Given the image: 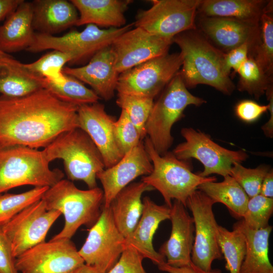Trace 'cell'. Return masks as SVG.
I'll return each instance as SVG.
<instances>
[{
	"label": "cell",
	"mask_w": 273,
	"mask_h": 273,
	"mask_svg": "<svg viewBox=\"0 0 273 273\" xmlns=\"http://www.w3.org/2000/svg\"><path fill=\"white\" fill-rule=\"evenodd\" d=\"M79 13L75 26L89 24L107 28L126 25L124 13L131 0H71Z\"/></svg>",
	"instance_id": "cell-25"
},
{
	"label": "cell",
	"mask_w": 273,
	"mask_h": 273,
	"mask_svg": "<svg viewBox=\"0 0 273 273\" xmlns=\"http://www.w3.org/2000/svg\"><path fill=\"white\" fill-rule=\"evenodd\" d=\"M47 160L63 161L68 179L97 187V175L105 168L102 156L88 135L77 127L65 131L43 149Z\"/></svg>",
	"instance_id": "cell-6"
},
{
	"label": "cell",
	"mask_w": 273,
	"mask_h": 273,
	"mask_svg": "<svg viewBox=\"0 0 273 273\" xmlns=\"http://www.w3.org/2000/svg\"><path fill=\"white\" fill-rule=\"evenodd\" d=\"M269 101L268 104V111H269L270 117L268 121L264 124L261 129L266 136L272 138L273 136V87H269L265 93Z\"/></svg>",
	"instance_id": "cell-46"
},
{
	"label": "cell",
	"mask_w": 273,
	"mask_h": 273,
	"mask_svg": "<svg viewBox=\"0 0 273 273\" xmlns=\"http://www.w3.org/2000/svg\"><path fill=\"white\" fill-rule=\"evenodd\" d=\"M272 212L273 198L259 194L249 199L242 219L248 228L258 230L269 225Z\"/></svg>",
	"instance_id": "cell-39"
},
{
	"label": "cell",
	"mask_w": 273,
	"mask_h": 273,
	"mask_svg": "<svg viewBox=\"0 0 273 273\" xmlns=\"http://www.w3.org/2000/svg\"><path fill=\"white\" fill-rule=\"evenodd\" d=\"M133 26V22L119 28L101 29L89 24L81 31L71 30L61 36L35 33L32 43L26 51H59L69 55L71 58L70 64H80L89 61L101 50L111 46L118 36Z\"/></svg>",
	"instance_id": "cell-8"
},
{
	"label": "cell",
	"mask_w": 273,
	"mask_h": 273,
	"mask_svg": "<svg viewBox=\"0 0 273 273\" xmlns=\"http://www.w3.org/2000/svg\"><path fill=\"white\" fill-rule=\"evenodd\" d=\"M76 273H105L97 268L84 264Z\"/></svg>",
	"instance_id": "cell-49"
},
{
	"label": "cell",
	"mask_w": 273,
	"mask_h": 273,
	"mask_svg": "<svg viewBox=\"0 0 273 273\" xmlns=\"http://www.w3.org/2000/svg\"><path fill=\"white\" fill-rule=\"evenodd\" d=\"M186 208L180 202L174 200L170 208V236L158 252L165 258L166 264L176 267L187 266L192 262L195 225L193 217Z\"/></svg>",
	"instance_id": "cell-20"
},
{
	"label": "cell",
	"mask_w": 273,
	"mask_h": 273,
	"mask_svg": "<svg viewBox=\"0 0 273 273\" xmlns=\"http://www.w3.org/2000/svg\"><path fill=\"white\" fill-rule=\"evenodd\" d=\"M66 75V81L56 84L43 79V88L59 100L77 106L98 102L100 99L92 89L75 77Z\"/></svg>",
	"instance_id": "cell-32"
},
{
	"label": "cell",
	"mask_w": 273,
	"mask_h": 273,
	"mask_svg": "<svg viewBox=\"0 0 273 273\" xmlns=\"http://www.w3.org/2000/svg\"><path fill=\"white\" fill-rule=\"evenodd\" d=\"M142 201L141 216L133 232L125 238L124 248H134L144 258H148L158 265L166 262V260L154 248L153 237L159 224L169 219L170 208L166 205H158L148 197L144 198Z\"/></svg>",
	"instance_id": "cell-22"
},
{
	"label": "cell",
	"mask_w": 273,
	"mask_h": 273,
	"mask_svg": "<svg viewBox=\"0 0 273 273\" xmlns=\"http://www.w3.org/2000/svg\"><path fill=\"white\" fill-rule=\"evenodd\" d=\"M182 63L179 53L149 60L120 73L116 91L154 99L179 72Z\"/></svg>",
	"instance_id": "cell-10"
},
{
	"label": "cell",
	"mask_w": 273,
	"mask_h": 273,
	"mask_svg": "<svg viewBox=\"0 0 273 273\" xmlns=\"http://www.w3.org/2000/svg\"><path fill=\"white\" fill-rule=\"evenodd\" d=\"M159 269L168 273H222L219 268L205 270L195 265L192 262L189 265L176 267L168 265L166 262L157 265Z\"/></svg>",
	"instance_id": "cell-45"
},
{
	"label": "cell",
	"mask_w": 273,
	"mask_h": 273,
	"mask_svg": "<svg viewBox=\"0 0 273 273\" xmlns=\"http://www.w3.org/2000/svg\"><path fill=\"white\" fill-rule=\"evenodd\" d=\"M32 25L38 33L53 35L73 25L78 19L76 8L66 0H35L32 2Z\"/></svg>",
	"instance_id": "cell-24"
},
{
	"label": "cell",
	"mask_w": 273,
	"mask_h": 273,
	"mask_svg": "<svg viewBox=\"0 0 273 273\" xmlns=\"http://www.w3.org/2000/svg\"><path fill=\"white\" fill-rule=\"evenodd\" d=\"M154 102L148 97L117 94V105L126 113L143 140L147 136L146 124Z\"/></svg>",
	"instance_id": "cell-37"
},
{
	"label": "cell",
	"mask_w": 273,
	"mask_h": 273,
	"mask_svg": "<svg viewBox=\"0 0 273 273\" xmlns=\"http://www.w3.org/2000/svg\"><path fill=\"white\" fill-rule=\"evenodd\" d=\"M114 134L117 145L123 155L143 140L139 131L123 110L115 122Z\"/></svg>",
	"instance_id": "cell-40"
},
{
	"label": "cell",
	"mask_w": 273,
	"mask_h": 273,
	"mask_svg": "<svg viewBox=\"0 0 273 273\" xmlns=\"http://www.w3.org/2000/svg\"><path fill=\"white\" fill-rule=\"evenodd\" d=\"M237 73L239 75L237 89L240 92H246L256 99L272 86V78L268 76L250 55Z\"/></svg>",
	"instance_id": "cell-35"
},
{
	"label": "cell",
	"mask_w": 273,
	"mask_h": 273,
	"mask_svg": "<svg viewBox=\"0 0 273 273\" xmlns=\"http://www.w3.org/2000/svg\"><path fill=\"white\" fill-rule=\"evenodd\" d=\"M11 243L0 228V273H19Z\"/></svg>",
	"instance_id": "cell-44"
},
{
	"label": "cell",
	"mask_w": 273,
	"mask_h": 273,
	"mask_svg": "<svg viewBox=\"0 0 273 273\" xmlns=\"http://www.w3.org/2000/svg\"><path fill=\"white\" fill-rule=\"evenodd\" d=\"M272 13V1L200 0L197 14L200 16L259 23L264 13Z\"/></svg>",
	"instance_id": "cell-27"
},
{
	"label": "cell",
	"mask_w": 273,
	"mask_h": 273,
	"mask_svg": "<svg viewBox=\"0 0 273 273\" xmlns=\"http://www.w3.org/2000/svg\"><path fill=\"white\" fill-rule=\"evenodd\" d=\"M268 111V105H262L250 100H244L238 103L235 107L236 115L246 123H252Z\"/></svg>",
	"instance_id": "cell-42"
},
{
	"label": "cell",
	"mask_w": 273,
	"mask_h": 273,
	"mask_svg": "<svg viewBox=\"0 0 273 273\" xmlns=\"http://www.w3.org/2000/svg\"><path fill=\"white\" fill-rule=\"evenodd\" d=\"M23 0H0V22L6 19Z\"/></svg>",
	"instance_id": "cell-47"
},
{
	"label": "cell",
	"mask_w": 273,
	"mask_h": 273,
	"mask_svg": "<svg viewBox=\"0 0 273 273\" xmlns=\"http://www.w3.org/2000/svg\"><path fill=\"white\" fill-rule=\"evenodd\" d=\"M180 133L185 142L177 145L172 151L179 160L197 159L203 165L204 170L198 173L202 177L217 174L223 177L230 175L233 165L241 163L248 158L243 150L233 151L215 143L210 135L191 127H184Z\"/></svg>",
	"instance_id": "cell-9"
},
{
	"label": "cell",
	"mask_w": 273,
	"mask_h": 273,
	"mask_svg": "<svg viewBox=\"0 0 273 273\" xmlns=\"http://www.w3.org/2000/svg\"><path fill=\"white\" fill-rule=\"evenodd\" d=\"M223 177L221 182L203 183L198 187L197 190L203 192L215 203L224 205L234 217L242 219L249 198L230 175Z\"/></svg>",
	"instance_id": "cell-30"
},
{
	"label": "cell",
	"mask_w": 273,
	"mask_h": 273,
	"mask_svg": "<svg viewBox=\"0 0 273 273\" xmlns=\"http://www.w3.org/2000/svg\"><path fill=\"white\" fill-rule=\"evenodd\" d=\"M41 199L48 209L58 210L65 218L63 228L51 240L71 239L81 225L91 227L97 221L102 211L104 193L98 187L81 190L73 181L62 179L49 188Z\"/></svg>",
	"instance_id": "cell-3"
},
{
	"label": "cell",
	"mask_w": 273,
	"mask_h": 273,
	"mask_svg": "<svg viewBox=\"0 0 273 273\" xmlns=\"http://www.w3.org/2000/svg\"><path fill=\"white\" fill-rule=\"evenodd\" d=\"M172 42L180 50L183 63L179 73L187 88L206 84L226 95L233 93L235 85L223 69L225 53L197 29L176 35Z\"/></svg>",
	"instance_id": "cell-2"
},
{
	"label": "cell",
	"mask_w": 273,
	"mask_h": 273,
	"mask_svg": "<svg viewBox=\"0 0 273 273\" xmlns=\"http://www.w3.org/2000/svg\"><path fill=\"white\" fill-rule=\"evenodd\" d=\"M124 240L114 222L110 207H103L78 252L85 264L107 273L124 250Z\"/></svg>",
	"instance_id": "cell-14"
},
{
	"label": "cell",
	"mask_w": 273,
	"mask_h": 273,
	"mask_svg": "<svg viewBox=\"0 0 273 273\" xmlns=\"http://www.w3.org/2000/svg\"><path fill=\"white\" fill-rule=\"evenodd\" d=\"M153 165L144 142L125 154L113 166L98 173L104 193L103 207H109L115 196L137 177L149 174Z\"/></svg>",
	"instance_id": "cell-18"
},
{
	"label": "cell",
	"mask_w": 273,
	"mask_h": 273,
	"mask_svg": "<svg viewBox=\"0 0 273 273\" xmlns=\"http://www.w3.org/2000/svg\"><path fill=\"white\" fill-rule=\"evenodd\" d=\"M84 264L71 239L45 241L15 259L19 273H76Z\"/></svg>",
	"instance_id": "cell-12"
},
{
	"label": "cell",
	"mask_w": 273,
	"mask_h": 273,
	"mask_svg": "<svg viewBox=\"0 0 273 273\" xmlns=\"http://www.w3.org/2000/svg\"><path fill=\"white\" fill-rule=\"evenodd\" d=\"M260 194L267 198L273 197V171L270 169L265 176L261 186Z\"/></svg>",
	"instance_id": "cell-48"
},
{
	"label": "cell",
	"mask_w": 273,
	"mask_h": 273,
	"mask_svg": "<svg viewBox=\"0 0 273 273\" xmlns=\"http://www.w3.org/2000/svg\"><path fill=\"white\" fill-rule=\"evenodd\" d=\"M249 45L244 43L225 53L223 61V69L225 73L231 76V71L233 73H236L247 60L249 55Z\"/></svg>",
	"instance_id": "cell-43"
},
{
	"label": "cell",
	"mask_w": 273,
	"mask_h": 273,
	"mask_svg": "<svg viewBox=\"0 0 273 273\" xmlns=\"http://www.w3.org/2000/svg\"><path fill=\"white\" fill-rule=\"evenodd\" d=\"M44 78L28 71L13 57L0 62V94L21 98L43 88Z\"/></svg>",
	"instance_id": "cell-29"
},
{
	"label": "cell",
	"mask_w": 273,
	"mask_h": 273,
	"mask_svg": "<svg viewBox=\"0 0 273 273\" xmlns=\"http://www.w3.org/2000/svg\"><path fill=\"white\" fill-rule=\"evenodd\" d=\"M172 40L135 27L118 36L111 48L116 69L120 73L149 60L168 53Z\"/></svg>",
	"instance_id": "cell-16"
},
{
	"label": "cell",
	"mask_w": 273,
	"mask_h": 273,
	"mask_svg": "<svg viewBox=\"0 0 273 273\" xmlns=\"http://www.w3.org/2000/svg\"><path fill=\"white\" fill-rule=\"evenodd\" d=\"M78 106L44 88L21 98L0 96V145L44 148L62 133L79 127Z\"/></svg>",
	"instance_id": "cell-1"
},
{
	"label": "cell",
	"mask_w": 273,
	"mask_h": 273,
	"mask_svg": "<svg viewBox=\"0 0 273 273\" xmlns=\"http://www.w3.org/2000/svg\"><path fill=\"white\" fill-rule=\"evenodd\" d=\"M264 72L272 78L273 74V17L272 13H264L259 23V35L255 46L249 51Z\"/></svg>",
	"instance_id": "cell-33"
},
{
	"label": "cell",
	"mask_w": 273,
	"mask_h": 273,
	"mask_svg": "<svg viewBox=\"0 0 273 273\" xmlns=\"http://www.w3.org/2000/svg\"><path fill=\"white\" fill-rule=\"evenodd\" d=\"M50 163L43 150L0 145V194L23 186H54L64 174L58 168L51 169Z\"/></svg>",
	"instance_id": "cell-4"
},
{
	"label": "cell",
	"mask_w": 273,
	"mask_h": 273,
	"mask_svg": "<svg viewBox=\"0 0 273 273\" xmlns=\"http://www.w3.org/2000/svg\"><path fill=\"white\" fill-rule=\"evenodd\" d=\"M153 190L142 181L132 183L121 190L111 202L109 207L113 220L125 238L133 232L141 216L143 193Z\"/></svg>",
	"instance_id": "cell-26"
},
{
	"label": "cell",
	"mask_w": 273,
	"mask_h": 273,
	"mask_svg": "<svg viewBox=\"0 0 273 273\" xmlns=\"http://www.w3.org/2000/svg\"><path fill=\"white\" fill-rule=\"evenodd\" d=\"M32 2H23L0 25V51L4 53L26 50L32 43L35 32L32 25Z\"/></svg>",
	"instance_id": "cell-23"
},
{
	"label": "cell",
	"mask_w": 273,
	"mask_h": 273,
	"mask_svg": "<svg viewBox=\"0 0 273 273\" xmlns=\"http://www.w3.org/2000/svg\"><path fill=\"white\" fill-rule=\"evenodd\" d=\"M217 241L225 260V269L230 273H240L246 254V242L243 232L235 226L230 231L218 225Z\"/></svg>",
	"instance_id": "cell-31"
},
{
	"label": "cell",
	"mask_w": 273,
	"mask_h": 273,
	"mask_svg": "<svg viewBox=\"0 0 273 273\" xmlns=\"http://www.w3.org/2000/svg\"><path fill=\"white\" fill-rule=\"evenodd\" d=\"M13 57L10 54L4 53L0 51V62Z\"/></svg>",
	"instance_id": "cell-50"
},
{
	"label": "cell",
	"mask_w": 273,
	"mask_h": 273,
	"mask_svg": "<svg viewBox=\"0 0 273 273\" xmlns=\"http://www.w3.org/2000/svg\"><path fill=\"white\" fill-rule=\"evenodd\" d=\"M233 226L243 232L246 242V254L240 273H273V266L268 257L269 238L272 226L268 225L252 230L242 219Z\"/></svg>",
	"instance_id": "cell-28"
},
{
	"label": "cell",
	"mask_w": 273,
	"mask_h": 273,
	"mask_svg": "<svg viewBox=\"0 0 273 273\" xmlns=\"http://www.w3.org/2000/svg\"><path fill=\"white\" fill-rule=\"evenodd\" d=\"M205 103L204 99L189 92L179 71L154 102L146 124L147 137L158 153L165 154L171 146V128L183 117L186 108Z\"/></svg>",
	"instance_id": "cell-7"
},
{
	"label": "cell",
	"mask_w": 273,
	"mask_h": 273,
	"mask_svg": "<svg viewBox=\"0 0 273 273\" xmlns=\"http://www.w3.org/2000/svg\"><path fill=\"white\" fill-rule=\"evenodd\" d=\"M144 258L134 248L126 247L118 261L107 273H147L142 264Z\"/></svg>",
	"instance_id": "cell-41"
},
{
	"label": "cell",
	"mask_w": 273,
	"mask_h": 273,
	"mask_svg": "<svg viewBox=\"0 0 273 273\" xmlns=\"http://www.w3.org/2000/svg\"><path fill=\"white\" fill-rule=\"evenodd\" d=\"M49 187H34L19 194H0V228L22 210L40 200Z\"/></svg>",
	"instance_id": "cell-36"
},
{
	"label": "cell",
	"mask_w": 273,
	"mask_h": 273,
	"mask_svg": "<svg viewBox=\"0 0 273 273\" xmlns=\"http://www.w3.org/2000/svg\"><path fill=\"white\" fill-rule=\"evenodd\" d=\"M270 169L267 165H260L255 168H248L241 163H236L231 168L230 175L250 198L260 194L262 183Z\"/></svg>",
	"instance_id": "cell-38"
},
{
	"label": "cell",
	"mask_w": 273,
	"mask_h": 273,
	"mask_svg": "<svg viewBox=\"0 0 273 273\" xmlns=\"http://www.w3.org/2000/svg\"><path fill=\"white\" fill-rule=\"evenodd\" d=\"M200 0H153L152 6L140 10L134 26L172 39L183 32L196 29V15Z\"/></svg>",
	"instance_id": "cell-11"
},
{
	"label": "cell",
	"mask_w": 273,
	"mask_h": 273,
	"mask_svg": "<svg viewBox=\"0 0 273 273\" xmlns=\"http://www.w3.org/2000/svg\"><path fill=\"white\" fill-rule=\"evenodd\" d=\"M144 144L153 169L149 174L143 176L141 181L158 191L170 208L172 200L178 201L187 207L188 198L200 185L216 181L215 176L202 177L193 173L188 160L178 159L172 152L160 155L147 136Z\"/></svg>",
	"instance_id": "cell-5"
},
{
	"label": "cell",
	"mask_w": 273,
	"mask_h": 273,
	"mask_svg": "<svg viewBox=\"0 0 273 273\" xmlns=\"http://www.w3.org/2000/svg\"><path fill=\"white\" fill-rule=\"evenodd\" d=\"M63 73L87 84L100 99L105 101L113 98L119 76L111 46L99 51L83 66L64 67Z\"/></svg>",
	"instance_id": "cell-21"
},
{
	"label": "cell",
	"mask_w": 273,
	"mask_h": 273,
	"mask_svg": "<svg viewBox=\"0 0 273 273\" xmlns=\"http://www.w3.org/2000/svg\"><path fill=\"white\" fill-rule=\"evenodd\" d=\"M77 116L79 128L88 135L100 152L105 168L116 164L124 155L115 137V118L99 102L78 106Z\"/></svg>",
	"instance_id": "cell-17"
},
{
	"label": "cell",
	"mask_w": 273,
	"mask_h": 273,
	"mask_svg": "<svg viewBox=\"0 0 273 273\" xmlns=\"http://www.w3.org/2000/svg\"><path fill=\"white\" fill-rule=\"evenodd\" d=\"M215 203L199 190L194 192L187 201L195 225L192 262L205 270H211L213 262L222 257L217 241L218 224L212 209Z\"/></svg>",
	"instance_id": "cell-13"
},
{
	"label": "cell",
	"mask_w": 273,
	"mask_h": 273,
	"mask_svg": "<svg viewBox=\"0 0 273 273\" xmlns=\"http://www.w3.org/2000/svg\"><path fill=\"white\" fill-rule=\"evenodd\" d=\"M62 214L49 210L41 199L27 207L1 229L11 243L16 258L28 249L45 242L47 234Z\"/></svg>",
	"instance_id": "cell-15"
},
{
	"label": "cell",
	"mask_w": 273,
	"mask_h": 273,
	"mask_svg": "<svg viewBox=\"0 0 273 273\" xmlns=\"http://www.w3.org/2000/svg\"><path fill=\"white\" fill-rule=\"evenodd\" d=\"M198 30L214 46L226 53L244 43L249 51L256 44L259 35V23L237 19L200 16Z\"/></svg>",
	"instance_id": "cell-19"
},
{
	"label": "cell",
	"mask_w": 273,
	"mask_h": 273,
	"mask_svg": "<svg viewBox=\"0 0 273 273\" xmlns=\"http://www.w3.org/2000/svg\"><path fill=\"white\" fill-rule=\"evenodd\" d=\"M68 54L53 50L31 63L24 64L25 68L30 72L44 78L48 82L59 84L66 80L63 73L65 64L71 61Z\"/></svg>",
	"instance_id": "cell-34"
}]
</instances>
